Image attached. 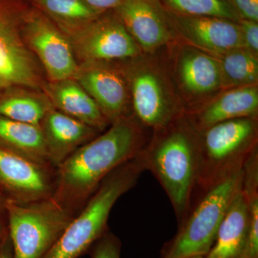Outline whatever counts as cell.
I'll return each mask as SVG.
<instances>
[{"label":"cell","mask_w":258,"mask_h":258,"mask_svg":"<svg viewBox=\"0 0 258 258\" xmlns=\"http://www.w3.org/2000/svg\"><path fill=\"white\" fill-rule=\"evenodd\" d=\"M142 152L138 131L120 120L55 168L50 198L76 216L107 176Z\"/></svg>","instance_id":"cell-1"},{"label":"cell","mask_w":258,"mask_h":258,"mask_svg":"<svg viewBox=\"0 0 258 258\" xmlns=\"http://www.w3.org/2000/svg\"><path fill=\"white\" fill-rule=\"evenodd\" d=\"M144 171L139 154L117 167L101 183L43 258H79L107 230L113 205L133 188Z\"/></svg>","instance_id":"cell-2"},{"label":"cell","mask_w":258,"mask_h":258,"mask_svg":"<svg viewBox=\"0 0 258 258\" xmlns=\"http://www.w3.org/2000/svg\"><path fill=\"white\" fill-rule=\"evenodd\" d=\"M170 200L178 220L191 209L198 178V145L184 130L173 131L139 154Z\"/></svg>","instance_id":"cell-3"},{"label":"cell","mask_w":258,"mask_h":258,"mask_svg":"<svg viewBox=\"0 0 258 258\" xmlns=\"http://www.w3.org/2000/svg\"><path fill=\"white\" fill-rule=\"evenodd\" d=\"M198 146L196 188L204 191L243 169L255 149V125L249 118L220 122L205 129Z\"/></svg>","instance_id":"cell-4"},{"label":"cell","mask_w":258,"mask_h":258,"mask_svg":"<svg viewBox=\"0 0 258 258\" xmlns=\"http://www.w3.org/2000/svg\"><path fill=\"white\" fill-rule=\"evenodd\" d=\"M14 258H43L75 215L50 198L30 203L6 200Z\"/></svg>","instance_id":"cell-5"},{"label":"cell","mask_w":258,"mask_h":258,"mask_svg":"<svg viewBox=\"0 0 258 258\" xmlns=\"http://www.w3.org/2000/svg\"><path fill=\"white\" fill-rule=\"evenodd\" d=\"M242 178L243 169L204 191L193 211L183 220L164 258L207 255L229 206L242 186Z\"/></svg>","instance_id":"cell-6"},{"label":"cell","mask_w":258,"mask_h":258,"mask_svg":"<svg viewBox=\"0 0 258 258\" xmlns=\"http://www.w3.org/2000/svg\"><path fill=\"white\" fill-rule=\"evenodd\" d=\"M55 168L42 165L0 145V189L6 200L30 203L50 198Z\"/></svg>","instance_id":"cell-7"},{"label":"cell","mask_w":258,"mask_h":258,"mask_svg":"<svg viewBox=\"0 0 258 258\" xmlns=\"http://www.w3.org/2000/svg\"><path fill=\"white\" fill-rule=\"evenodd\" d=\"M15 11L10 3L0 0V89L37 86L35 63L20 40L18 29L26 13Z\"/></svg>","instance_id":"cell-8"},{"label":"cell","mask_w":258,"mask_h":258,"mask_svg":"<svg viewBox=\"0 0 258 258\" xmlns=\"http://www.w3.org/2000/svg\"><path fill=\"white\" fill-rule=\"evenodd\" d=\"M23 25L32 48L51 79L63 81L72 77L77 71L74 53L69 42L50 20L40 13L29 12Z\"/></svg>","instance_id":"cell-9"},{"label":"cell","mask_w":258,"mask_h":258,"mask_svg":"<svg viewBox=\"0 0 258 258\" xmlns=\"http://www.w3.org/2000/svg\"><path fill=\"white\" fill-rule=\"evenodd\" d=\"M42 122L43 126H40L51 165L54 168L76 149L92 140L96 132V129L60 111H47Z\"/></svg>","instance_id":"cell-10"},{"label":"cell","mask_w":258,"mask_h":258,"mask_svg":"<svg viewBox=\"0 0 258 258\" xmlns=\"http://www.w3.org/2000/svg\"><path fill=\"white\" fill-rule=\"evenodd\" d=\"M93 21L83 32L80 42L83 53L88 58L114 60L137 54L135 42L124 25L112 20Z\"/></svg>","instance_id":"cell-11"},{"label":"cell","mask_w":258,"mask_h":258,"mask_svg":"<svg viewBox=\"0 0 258 258\" xmlns=\"http://www.w3.org/2000/svg\"><path fill=\"white\" fill-rule=\"evenodd\" d=\"M249 223L248 201L240 188L229 206L215 242L205 258H244Z\"/></svg>","instance_id":"cell-12"},{"label":"cell","mask_w":258,"mask_h":258,"mask_svg":"<svg viewBox=\"0 0 258 258\" xmlns=\"http://www.w3.org/2000/svg\"><path fill=\"white\" fill-rule=\"evenodd\" d=\"M79 82L106 119L113 120V123L121 120L126 93L124 83L118 75L104 69H88L79 75Z\"/></svg>","instance_id":"cell-13"},{"label":"cell","mask_w":258,"mask_h":258,"mask_svg":"<svg viewBox=\"0 0 258 258\" xmlns=\"http://www.w3.org/2000/svg\"><path fill=\"white\" fill-rule=\"evenodd\" d=\"M125 28L146 50H152L166 41L164 22L147 0H123L117 8Z\"/></svg>","instance_id":"cell-14"},{"label":"cell","mask_w":258,"mask_h":258,"mask_svg":"<svg viewBox=\"0 0 258 258\" xmlns=\"http://www.w3.org/2000/svg\"><path fill=\"white\" fill-rule=\"evenodd\" d=\"M134 110L146 125L161 128L170 121L171 110L168 106L159 80L150 73L136 76L132 86Z\"/></svg>","instance_id":"cell-15"},{"label":"cell","mask_w":258,"mask_h":258,"mask_svg":"<svg viewBox=\"0 0 258 258\" xmlns=\"http://www.w3.org/2000/svg\"><path fill=\"white\" fill-rule=\"evenodd\" d=\"M0 145L42 165L52 166L40 125L0 116ZM54 168V167H53Z\"/></svg>","instance_id":"cell-16"},{"label":"cell","mask_w":258,"mask_h":258,"mask_svg":"<svg viewBox=\"0 0 258 258\" xmlns=\"http://www.w3.org/2000/svg\"><path fill=\"white\" fill-rule=\"evenodd\" d=\"M182 23L195 41L211 50H232L244 42L241 29L222 18L198 17L184 19Z\"/></svg>","instance_id":"cell-17"},{"label":"cell","mask_w":258,"mask_h":258,"mask_svg":"<svg viewBox=\"0 0 258 258\" xmlns=\"http://www.w3.org/2000/svg\"><path fill=\"white\" fill-rule=\"evenodd\" d=\"M258 107L257 88L245 87L225 93L207 107L199 116L200 125L208 128L225 120L248 118L254 114Z\"/></svg>","instance_id":"cell-18"},{"label":"cell","mask_w":258,"mask_h":258,"mask_svg":"<svg viewBox=\"0 0 258 258\" xmlns=\"http://www.w3.org/2000/svg\"><path fill=\"white\" fill-rule=\"evenodd\" d=\"M57 106L62 113L96 130L106 128L107 120L92 97L80 85L63 81L54 90Z\"/></svg>","instance_id":"cell-19"},{"label":"cell","mask_w":258,"mask_h":258,"mask_svg":"<svg viewBox=\"0 0 258 258\" xmlns=\"http://www.w3.org/2000/svg\"><path fill=\"white\" fill-rule=\"evenodd\" d=\"M182 82L195 93H206L218 86L220 71L217 62L209 56L191 53L184 56L180 67Z\"/></svg>","instance_id":"cell-20"},{"label":"cell","mask_w":258,"mask_h":258,"mask_svg":"<svg viewBox=\"0 0 258 258\" xmlns=\"http://www.w3.org/2000/svg\"><path fill=\"white\" fill-rule=\"evenodd\" d=\"M47 111L41 101L31 97H11L0 101V116L15 121L40 125Z\"/></svg>","instance_id":"cell-21"},{"label":"cell","mask_w":258,"mask_h":258,"mask_svg":"<svg viewBox=\"0 0 258 258\" xmlns=\"http://www.w3.org/2000/svg\"><path fill=\"white\" fill-rule=\"evenodd\" d=\"M40 5L52 17L70 23H90L101 13L82 0H42Z\"/></svg>","instance_id":"cell-22"},{"label":"cell","mask_w":258,"mask_h":258,"mask_svg":"<svg viewBox=\"0 0 258 258\" xmlns=\"http://www.w3.org/2000/svg\"><path fill=\"white\" fill-rule=\"evenodd\" d=\"M223 69L233 83L247 84L257 81V60L248 53L238 52L229 54L224 59Z\"/></svg>","instance_id":"cell-23"},{"label":"cell","mask_w":258,"mask_h":258,"mask_svg":"<svg viewBox=\"0 0 258 258\" xmlns=\"http://www.w3.org/2000/svg\"><path fill=\"white\" fill-rule=\"evenodd\" d=\"M169 4L185 14L210 18H233L229 5L223 0H168Z\"/></svg>","instance_id":"cell-24"},{"label":"cell","mask_w":258,"mask_h":258,"mask_svg":"<svg viewBox=\"0 0 258 258\" xmlns=\"http://www.w3.org/2000/svg\"><path fill=\"white\" fill-rule=\"evenodd\" d=\"M88 252L91 258H120V242L111 232L106 231Z\"/></svg>","instance_id":"cell-25"},{"label":"cell","mask_w":258,"mask_h":258,"mask_svg":"<svg viewBox=\"0 0 258 258\" xmlns=\"http://www.w3.org/2000/svg\"><path fill=\"white\" fill-rule=\"evenodd\" d=\"M247 200L250 213V223L244 258H258V195H252Z\"/></svg>","instance_id":"cell-26"},{"label":"cell","mask_w":258,"mask_h":258,"mask_svg":"<svg viewBox=\"0 0 258 258\" xmlns=\"http://www.w3.org/2000/svg\"><path fill=\"white\" fill-rule=\"evenodd\" d=\"M256 22L244 20L242 22V31L244 44L250 47L252 50H258V26Z\"/></svg>","instance_id":"cell-27"},{"label":"cell","mask_w":258,"mask_h":258,"mask_svg":"<svg viewBox=\"0 0 258 258\" xmlns=\"http://www.w3.org/2000/svg\"><path fill=\"white\" fill-rule=\"evenodd\" d=\"M241 15L250 21L258 20V0H234Z\"/></svg>","instance_id":"cell-28"},{"label":"cell","mask_w":258,"mask_h":258,"mask_svg":"<svg viewBox=\"0 0 258 258\" xmlns=\"http://www.w3.org/2000/svg\"><path fill=\"white\" fill-rule=\"evenodd\" d=\"M90 8L101 13L105 10L118 8L123 0H82Z\"/></svg>","instance_id":"cell-29"},{"label":"cell","mask_w":258,"mask_h":258,"mask_svg":"<svg viewBox=\"0 0 258 258\" xmlns=\"http://www.w3.org/2000/svg\"><path fill=\"white\" fill-rule=\"evenodd\" d=\"M0 258H14L10 236L5 241V244H3V247L0 250Z\"/></svg>","instance_id":"cell-30"},{"label":"cell","mask_w":258,"mask_h":258,"mask_svg":"<svg viewBox=\"0 0 258 258\" xmlns=\"http://www.w3.org/2000/svg\"><path fill=\"white\" fill-rule=\"evenodd\" d=\"M9 237V233L5 234L3 232V228H2L1 222H0V250L3 247V244H5V241Z\"/></svg>","instance_id":"cell-31"},{"label":"cell","mask_w":258,"mask_h":258,"mask_svg":"<svg viewBox=\"0 0 258 258\" xmlns=\"http://www.w3.org/2000/svg\"><path fill=\"white\" fill-rule=\"evenodd\" d=\"M184 258H205V256H203V255H194V256H190V257H184Z\"/></svg>","instance_id":"cell-32"},{"label":"cell","mask_w":258,"mask_h":258,"mask_svg":"<svg viewBox=\"0 0 258 258\" xmlns=\"http://www.w3.org/2000/svg\"><path fill=\"white\" fill-rule=\"evenodd\" d=\"M35 1H37V3H39V4H40V3H41V2L42 1V0H35Z\"/></svg>","instance_id":"cell-33"}]
</instances>
